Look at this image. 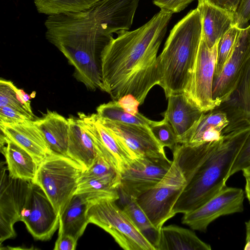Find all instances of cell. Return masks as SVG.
<instances>
[{
  "label": "cell",
  "instance_id": "1",
  "mask_svg": "<svg viewBox=\"0 0 250 250\" xmlns=\"http://www.w3.org/2000/svg\"><path fill=\"white\" fill-rule=\"evenodd\" d=\"M163 10L132 30H121L102 56V86L113 100L127 94L144 104L150 90L160 84L157 54L172 17Z\"/></svg>",
  "mask_w": 250,
  "mask_h": 250
},
{
  "label": "cell",
  "instance_id": "2",
  "mask_svg": "<svg viewBox=\"0 0 250 250\" xmlns=\"http://www.w3.org/2000/svg\"><path fill=\"white\" fill-rule=\"evenodd\" d=\"M250 133V119L240 118L229 121L215 144L178 145L172 160L186 185L174 207L175 214L198 208L226 187L234 160Z\"/></svg>",
  "mask_w": 250,
  "mask_h": 250
},
{
  "label": "cell",
  "instance_id": "3",
  "mask_svg": "<svg viewBox=\"0 0 250 250\" xmlns=\"http://www.w3.org/2000/svg\"><path fill=\"white\" fill-rule=\"evenodd\" d=\"M44 25L46 39L73 66L76 80L89 90L101 89L102 53L113 37L102 30L92 8L48 16Z\"/></svg>",
  "mask_w": 250,
  "mask_h": 250
},
{
  "label": "cell",
  "instance_id": "4",
  "mask_svg": "<svg viewBox=\"0 0 250 250\" xmlns=\"http://www.w3.org/2000/svg\"><path fill=\"white\" fill-rule=\"evenodd\" d=\"M202 38L201 15L190 11L171 30L157 57L159 85L167 98L184 93L190 77Z\"/></svg>",
  "mask_w": 250,
  "mask_h": 250
},
{
  "label": "cell",
  "instance_id": "5",
  "mask_svg": "<svg viewBox=\"0 0 250 250\" xmlns=\"http://www.w3.org/2000/svg\"><path fill=\"white\" fill-rule=\"evenodd\" d=\"M83 171L70 157L51 151L38 166L32 182L43 190L60 216L75 194Z\"/></svg>",
  "mask_w": 250,
  "mask_h": 250
},
{
  "label": "cell",
  "instance_id": "6",
  "mask_svg": "<svg viewBox=\"0 0 250 250\" xmlns=\"http://www.w3.org/2000/svg\"><path fill=\"white\" fill-rule=\"evenodd\" d=\"M90 201L87 211L89 223L108 232L123 249L155 250L123 208L116 204V200L101 199Z\"/></svg>",
  "mask_w": 250,
  "mask_h": 250
},
{
  "label": "cell",
  "instance_id": "7",
  "mask_svg": "<svg viewBox=\"0 0 250 250\" xmlns=\"http://www.w3.org/2000/svg\"><path fill=\"white\" fill-rule=\"evenodd\" d=\"M186 185L177 164H172L163 178L153 188L136 198L154 226L160 230L165 223L176 214L174 207Z\"/></svg>",
  "mask_w": 250,
  "mask_h": 250
},
{
  "label": "cell",
  "instance_id": "8",
  "mask_svg": "<svg viewBox=\"0 0 250 250\" xmlns=\"http://www.w3.org/2000/svg\"><path fill=\"white\" fill-rule=\"evenodd\" d=\"M218 42L210 47L201 38L190 77L184 92L189 101L204 112L217 107L213 99L212 87Z\"/></svg>",
  "mask_w": 250,
  "mask_h": 250
},
{
  "label": "cell",
  "instance_id": "9",
  "mask_svg": "<svg viewBox=\"0 0 250 250\" xmlns=\"http://www.w3.org/2000/svg\"><path fill=\"white\" fill-rule=\"evenodd\" d=\"M5 162L1 163L0 184V244L16 236L15 224L22 214L32 183L11 177Z\"/></svg>",
  "mask_w": 250,
  "mask_h": 250
},
{
  "label": "cell",
  "instance_id": "10",
  "mask_svg": "<svg viewBox=\"0 0 250 250\" xmlns=\"http://www.w3.org/2000/svg\"><path fill=\"white\" fill-rule=\"evenodd\" d=\"M95 146L98 155L121 175L137 158L126 145L101 122L97 113H78Z\"/></svg>",
  "mask_w": 250,
  "mask_h": 250
},
{
  "label": "cell",
  "instance_id": "11",
  "mask_svg": "<svg viewBox=\"0 0 250 250\" xmlns=\"http://www.w3.org/2000/svg\"><path fill=\"white\" fill-rule=\"evenodd\" d=\"M172 164L167 156L136 158L121 174L119 193L137 198L157 185Z\"/></svg>",
  "mask_w": 250,
  "mask_h": 250
},
{
  "label": "cell",
  "instance_id": "12",
  "mask_svg": "<svg viewBox=\"0 0 250 250\" xmlns=\"http://www.w3.org/2000/svg\"><path fill=\"white\" fill-rule=\"evenodd\" d=\"M250 57V26L241 28L221 73L214 78L213 99L217 107L228 101L236 89Z\"/></svg>",
  "mask_w": 250,
  "mask_h": 250
},
{
  "label": "cell",
  "instance_id": "13",
  "mask_svg": "<svg viewBox=\"0 0 250 250\" xmlns=\"http://www.w3.org/2000/svg\"><path fill=\"white\" fill-rule=\"evenodd\" d=\"M244 194L240 188L226 186L198 208L184 213L182 223L193 230L205 232L218 217L243 211Z\"/></svg>",
  "mask_w": 250,
  "mask_h": 250
},
{
  "label": "cell",
  "instance_id": "14",
  "mask_svg": "<svg viewBox=\"0 0 250 250\" xmlns=\"http://www.w3.org/2000/svg\"><path fill=\"white\" fill-rule=\"evenodd\" d=\"M21 221L37 240H50L59 228V214L43 190L33 182Z\"/></svg>",
  "mask_w": 250,
  "mask_h": 250
},
{
  "label": "cell",
  "instance_id": "15",
  "mask_svg": "<svg viewBox=\"0 0 250 250\" xmlns=\"http://www.w3.org/2000/svg\"><path fill=\"white\" fill-rule=\"evenodd\" d=\"M100 119L104 126L123 141L137 158L167 156L164 147L156 139L149 126Z\"/></svg>",
  "mask_w": 250,
  "mask_h": 250
},
{
  "label": "cell",
  "instance_id": "16",
  "mask_svg": "<svg viewBox=\"0 0 250 250\" xmlns=\"http://www.w3.org/2000/svg\"><path fill=\"white\" fill-rule=\"evenodd\" d=\"M139 2V0H102L92 10L102 30L112 35L130 28Z\"/></svg>",
  "mask_w": 250,
  "mask_h": 250
},
{
  "label": "cell",
  "instance_id": "17",
  "mask_svg": "<svg viewBox=\"0 0 250 250\" xmlns=\"http://www.w3.org/2000/svg\"><path fill=\"white\" fill-rule=\"evenodd\" d=\"M164 118L168 122L177 137L179 144L185 140L194 128L204 112L195 106L184 93L167 97Z\"/></svg>",
  "mask_w": 250,
  "mask_h": 250
},
{
  "label": "cell",
  "instance_id": "18",
  "mask_svg": "<svg viewBox=\"0 0 250 250\" xmlns=\"http://www.w3.org/2000/svg\"><path fill=\"white\" fill-rule=\"evenodd\" d=\"M1 132L28 152L38 166L52 151L34 120L0 124Z\"/></svg>",
  "mask_w": 250,
  "mask_h": 250
},
{
  "label": "cell",
  "instance_id": "19",
  "mask_svg": "<svg viewBox=\"0 0 250 250\" xmlns=\"http://www.w3.org/2000/svg\"><path fill=\"white\" fill-rule=\"evenodd\" d=\"M196 8L201 18L202 38L210 47L235 25L234 14L216 6L209 0H198Z\"/></svg>",
  "mask_w": 250,
  "mask_h": 250
},
{
  "label": "cell",
  "instance_id": "20",
  "mask_svg": "<svg viewBox=\"0 0 250 250\" xmlns=\"http://www.w3.org/2000/svg\"><path fill=\"white\" fill-rule=\"evenodd\" d=\"M66 156L79 163L84 171L89 169L98 154L93 141L79 118L70 117Z\"/></svg>",
  "mask_w": 250,
  "mask_h": 250
},
{
  "label": "cell",
  "instance_id": "21",
  "mask_svg": "<svg viewBox=\"0 0 250 250\" xmlns=\"http://www.w3.org/2000/svg\"><path fill=\"white\" fill-rule=\"evenodd\" d=\"M0 150L5 157L11 177L26 181L33 180L38 165L28 152L3 134L0 135Z\"/></svg>",
  "mask_w": 250,
  "mask_h": 250
},
{
  "label": "cell",
  "instance_id": "22",
  "mask_svg": "<svg viewBox=\"0 0 250 250\" xmlns=\"http://www.w3.org/2000/svg\"><path fill=\"white\" fill-rule=\"evenodd\" d=\"M91 202L85 194H75L60 216L58 234H67L77 240L89 224L87 211Z\"/></svg>",
  "mask_w": 250,
  "mask_h": 250
},
{
  "label": "cell",
  "instance_id": "23",
  "mask_svg": "<svg viewBox=\"0 0 250 250\" xmlns=\"http://www.w3.org/2000/svg\"><path fill=\"white\" fill-rule=\"evenodd\" d=\"M34 121L50 149L66 155L69 132L68 119L56 111L48 110L42 118Z\"/></svg>",
  "mask_w": 250,
  "mask_h": 250
},
{
  "label": "cell",
  "instance_id": "24",
  "mask_svg": "<svg viewBox=\"0 0 250 250\" xmlns=\"http://www.w3.org/2000/svg\"><path fill=\"white\" fill-rule=\"evenodd\" d=\"M211 247L190 229L176 225L162 227L156 250H210Z\"/></svg>",
  "mask_w": 250,
  "mask_h": 250
},
{
  "label": "cell",
  "instance_id": "25",
  "mask_svg": "<svg viewBox=\"0 0 250 250\" xmlns=\"http://www.w3.org/2000/svg\"><path fill=\"white\" fill-rule=\"evenodd\" d=\"M119 194L123 209L155 248L159 239L160 230L157 229L152 224L137 202L136 198L129 197L120 193Z\"/></svg>",
  "mask_w": 250,
  "mask_h": 250
},
{
  "label": "cell",
  "instance_id": "26",
  "mask_svg": "<svg viewBox=\"0 0 250 250\" xmlns=\"http://www.w3.org/2000/svg\"><path fill=\"white\" fill-rule=\"evenodd\" d=\"M102 0H33L39 13L48 16L77 13L92 8Z\"/></svg>",
  "mask_w": 250,
  "mask_h": 250
},
{
  "label": "cell",
  "instance_id": "27",
  "mask_svg": "<svg viewBox=\"0 0 250 250\" xmlns=\"http://www.w3.org/2000/svg\"><path fill=\"white\" fill-rule=\"evenodd\" d=\"M96 111L101 119L113 122L147 126L154 122L140 113L132 115L127 112L119 105L118 101L115 100L100 104L97 107Z\"/></svg>",
  "mask_w": 250,
  "mask_h": 250
},
{
  "label": "cell",
  "instance_id": "28",
  "mask_svg": "<svg viewBox=\"0 0 250 250\" xmlns=\"http://www.w3.org/2000/svg\"><path fill=\"white\" fill-rule=\"evenodd\" d=\"M229 123L228 116L225 111L216 109L204 112L194 128L182 144L197 146L201 144V138L204 131L210 127H215L221 131Z\"/></svg>",
  "mask_w": 250,
  "mask_h": 250
},
{
  "label": "cell",
  "instance_id": "29",
  "mask_svg": "<svg viewBox=\"0 0 250 250\" xmlns=\"http://www.w3.org/2000/svg\"><path fill=\"white\" fill-rule=\"evenodd\" d=\"M240 29L234 25L219 40L218 44L217 60L214 78L217 77L221 73L232 51Z\"/></svg>",
  "mask_w": 250,
  "mask_h": 250
},
{
  "label": "cell",
  "instance_id": "30",
  "mask_svg": "<svg viewBox=\"0 0 250 250\" xmlns=\"http://www.w3.org/2000/svg\"><path fill=\"white\" fill-rule=\"evenodd\" d=\"M149 127L156 139L164 147H168L172 152L179 144L173 128L166 118H164L160 121H154Z\"/></svg>",
  "mask_w": 250,
  "mask_h": 250
},
{
  "label": "cell",
  "instance_id": "31",
  "mask_svg": "<svg viewBox=\"0 0 250 250\" xmlns=\"http://www.w3.org/2000/svg\"><path fill=\"white\" fill-rule=\"evenodd\" d=\"M80 178H105L121 180V175L99 155L92 166L83 171Z\"/></svg>",
  "mask_w": 250,
  "mask_h": 250
},
{
  "label": "cell",
  "instance_id": "32",
  "mask_svg": "<svg viewBox=\"0 0 250 250\" xmlns=\"http://www.w3.org/2000/svg\"><path fill=\"white\" fill-rule=\"evenodd\" d=\"M18 88L10 81L0 80V107L8 106L35 117L18 101L16 95Z\"/></svg>",
  "mask_w": 250,
  "mask_h": 250
},
{
  "label": "cell",
  "instance_id": "33",
  "mask_svg": "<svg viewBox=\"0 0 250 250\" xmlns=\"http://www.w3.org/2000/svg\"><path fill=\"white\" fill-rule=\"evenodd\" d=\"M250 166V133L245 140L236 157L229 177L240 171H243Z\"/></svg>",
  "mask_w": 250,
  "mask_h": 250
},
{
  "label": "cell",
  "instance_id": "34",
  "mask_svg": "<svg viewBox=\"0 0 250 250\" xmlns=\"http://www.w3.org/2000/svg\"><path fill=\"white\" fill-rule=\"evenodd\" d=\"M35 117L13 107L5 106L0 107V124H11L26 120H34Z\"/></svg>",
  "mask_w": 250,
  "mask_h": 250
},
{
  "label": "cell",
  "instance_id": "35",
  "mask_svg": "<svg viewBox=\"0 0 250 250\" xmlns=\"http://www.w3.org/2000/svg\"><path fill=\"white\" fill-rule=\"evenodd\" d=\"M195 0H153L154 5L163 10L173 14L185 9Z\"/></svg>",
  "mask_w": 250,
  "mask_h": 250
},
{
  "label": "cell",
  "instance_id": "36",
  "mask_svg": "<svg viewBox=\"0 0 250 250\" xmlns=\"http://www.w3.org/2000/svg\"><path fill=\"white\" fill-rule=\"evenodd\" d=\"M249 21H250V0H242L234 14L235 25L239 28H244Z\"/></svg>",
  "mask_w": 250,
  "mask_h": 250
},
{
  "label": "cell",
  "instance_id": "37",
  "mask_svg": "<svg viewBox=\"0 0 250 250\" xmlns=\"http://www.w3.org/2000/svg\"><path fill=\"white\" fill-rule=\"evenodd\" d=\"M117 101L122 108L127 112L132 115H136L139 113L138 107L140 103L132 95H125Z\"/></svg>",
  "mask_w": 250,
  "mask_h": 250
},
{
  "label": "cell",
  "instance_id": "38",
  "mask_svg": "<svg viewBox=\"0 0 250 250\" xmlns=\"http://www.w3.org/2000/svg\"><path fill=\"white\" fill-rule=\"evenodd\" d=\"M78 240L73 237L67 234H58L54 250H74L76 249Z\"/></svg>",
  "mask_w": 250,
  "mask_h": 250
},
{
  "label": "cell",
  "instance_id": "39",
  "mask_svg": "<svg viewBox=\"0 0 250 250\" xmlns=\"http://www.w3.org/2000/svg\"><path fill=\"white\" fill-rule=\"evenodd\" d=\"M216 6L235 14L242 0H209Z\"/></svg>",
  "mask_w": 250,
  "mask_h": 250
},
{
  "label": "cell",
  "instance_id": "40",
  "mask_svg": "<svg viewBox=\"0 0 250 250\" xmlns=\"http://www.w3.org/2000/svg\"><path fill=\"white\" fill-rule=\"evenodd\" d=\"M222 136V131L215 127H210L203 133L201 144L218 141L221 138Z\"/></svg>",
  "mask_w": 250,
  "mask_h": 250
},
{
  "label": "cell",
  "instance_id": "41",
  "mask_svg": "<svg viewBox=\"0 0 250 250\" xmlns=\"http://www.w3.org/2000/svg\"><path fill=\"white\" fill-rule=\"evenodd\" d=\"M246 242L244 249L250 250V220L245 223Z\"/></svg>",
  "mask_w": 250,
  "mask_h": 250
},
{
  "label": "cell",
  "instance_id": "42",
  "mask_svg": "<svg viewBox=\"0 0 250 250\" xmlns=\"http://www.w3.org/2000/svg\"><path fill=\"white\" fill-rule=\"evenodd\" d=\"M246 180L245 194L250 204V176H244Z\"/></svg>",
  "mask_w": 250,
  "mask_h": 250
},
{
  "label": "cell",
  "instance_id": "43",
  "mask_svg": "<svg viewBox=\"0 0 250 250\" xmlns=\"http://www.w3.org/2000/svg\"><path fill=\"white\" fill-rule=\"evenodd\" d=\"M242 171L244 176H250V166L244 169Z\"/></svg>",
  "mask_w": 250,
  "mask_h": 250
},
{
  "label": "cell",
  "instance_id": "44",
  "mask_svg": "<svg viewBox=\"0 0 250 250\" xmlns=\"http://www.w3.org/2000/svg\"><path fill=\"white\" fill-rule=\"evenodd\" d=\"M249 25L250 26V24Z\"/></svg>",
  "mask_w": 250,
  "mask_h": 250
}]
</instances>
